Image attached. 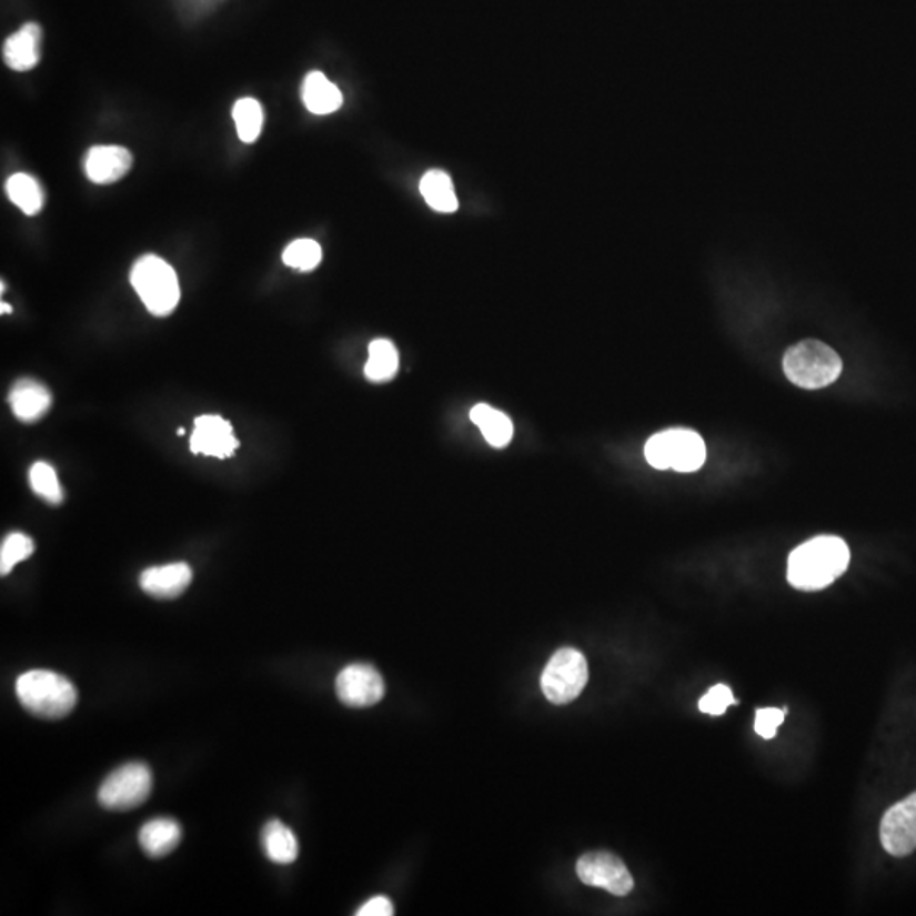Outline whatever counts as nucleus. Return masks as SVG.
I'll return each instance as SVG.
<instances>
[{"instance_id":"b1692460","label":"nucleus","mask_w":916,"mask_h":916,"mask_svg":"<svg viewBox=\"0 0 916 916\" xmlns=\"http://www.w3.org/2000/svg\"><path fill=\"white\" fill-rule=\"evenodd\" d=\"M321 259H323V250H321L320 243L310 240V238L292 241L284 250V255H282L285 265L301 270V272H310V270L316 269L321 263Z\"/></svg>"},{"instance_id":"4468645a","label":"nucleus","mask_w":916,"mask_h":916,"mask_svg":"<svg viewBox=\"0 0 916 916\" xmlns=\"http://www.w3.org/2000/svg\"><path fill=\"white\" fill-rule=\"evenodd\" d=\"M192 568L185 562L150 567L141 574L140 586L144 593L159 600H173L188 590Z\"/></svg>"},{"instance_id":"0eeeda50","label":"nucleus","mask_w":916,"mask_h":916,"mask_svg":"<svg viewBox=\"0 0 916 916\" xmlns=\"http://www.w3.org/2000/svg\"><path fill=\"white\" fill-rule=\"evenodd\" d=\"M153 787L150 767L143 762H130L109 774L99 787V803L111 812H128L147 802Z\"/></svg>"},{"instance_id":"f3484780","label":"nucleus","mask_w":916,"mask_h":916,"mask_svg":"<svg viewBox=\"0 0 916 916\" xmlns=\"http://www.w3.org/2000/svg\"><path fill=\"white\" fill-rule=\"evenodd\" d=\"M302 101L308 111L324 115L339 111L343 104V95L339 87L331 83L321 72H311L302 83Z\"/></svg>"},{"instance_id":"1a4fd4ad","label":"nucleus","mask_w":916,"mask_h":916,"mask_svg":"<svg viewBox=\"0 0 916 916\" xmlns=\"http://www.w3.org/2000/svg\"><path fill=\"white\" fill-rule=\"evenodd\" d=\"M879 837L884 850L893 857H906L916 850V791L884 813Z\"/></svg>"},{"instance_id":"20e7f679","label":"nucleus","mask_w":916,"mask_h":916,"mask_svg":"<svg viewBox=\"0 0 916 916\" xmlns=\"http://www.w3.org/2000/svg\"><path fill=\"white\" fill-rule=\"evenodd\" d=\"M645 459L657 471H699L706 462L705 440L699 433L687 427H671L655 433L645 445Z\"/></svg>"},{"instance_id":"a878e982","label":"nucleus","mask_w":916,"mask_h":916,"mask_svg":"<svg viewBox=\"0 0 916 916\" xmlns=\"http://www.w3.org/2000/svg\"><path fill=\"white\" fill-rule=\"evenodd\" d=\"M29 482H31L34 493L48 503L58 504L63 501V491H61L60 482H58L57 472L47 462H37L31 467Z\"/></svg>"},{"instance_id":"7ed1b4c3","label":"nucleus","mask_w":916,"mask_h":916,"mask_svg":"<svg viewBox=\"0 0 916 916\" xmlns=\"http://www.w3.org/2000/svg\"><path fill=\"white\" fill-rule=\"evenodd\" d=\"M783 371L794 385L816 391L834 384L844 371V363L827 343L803 340L784 353Z\"/></svg>"},{"instance_id":"39448f33","label":"nucleus","mask_w":916,"mask_h":916,"mask_svg":"<svg viewBox=\"0 0 916 916\" xmlns=\"http://www.w3.org/2000/svg\"><path fill=\"white\" fill-rule=\"evenodd\" d=\"M131 285L153 316H169L180 301L175 270L157 255H144L131 270Z\"/></svg>"},{"instance_id":"6e6552de","label":"nucleus","mask_w":916,"mask_h":916,"mask_svg":"<svg viewBox=\"0 0 916 916\" xmlns=\"http://www.w3.org/2000/svg\"><path fill=\"white\" fill-rule=\"evenodd\" d=\"M578 879L587 886L606 889L615 896H626L632 893V874L626 869L620 857L611 852H590L577 860L575 866Z\"/></svg>"},{"instance_id":"5701e85b","label":"nucleus","mask_w":916,"mask_h":916,"mask_svg":"<svg viewBox=\"0 0 916 916\" xmlns=\"http://www.w3.org/2000/svg\"><path fill=\"white\" fill-rule=\"evenodd\" d=\"M233 118L238 137L243 143H253L262 133L263 109L255 99H241L234 104Z\"/></svg>"},{"instance_id":"9d476101","label":"nucleus","mask_w":916,"mask_h":916,"mask_svg":"<svg viewBox=\"0 0 916 916\" xmlns=\"http://www.w3.org/2000/svg\"><path fill=\"white\" fill-rule=\"evenodd\" d=\"M336 694L343 705L352 708L374 706L384 697V680L372 665L352 664L336 677Z\"/></svg>"},{"instance_id":"cd10ccee","label":"nucleus","mask_w":916,"mask_h":916,"mask_svg":"<svg viewBox=\"0 0 916 916\" xmlns=\"http://www.w3.org/2000/svg\"><path fill=\"white\" fill-rule=\"evenodd\" d=\"M786 713L787 708L757 709V716H755V732H757L762 738H766V741H771V738L776 737L777 728L783 725L784 718H786Z\"/></svg>"},{"instance_id":"6ab92c4d","label":"nucleus","mask_w":916,"mask_h":916,"mask_svg":"<svg viewBox=\"0 0 916 916\" xmlns=\"http://www.w3.org/2000/svg\"><path fill=\"white\" fill-rule=\"evenodd\" d=\"M263 850L272 863L288 866L298 859L299 845L294 832L281 819H270L262 832Z\"/></svg>"},{"instance_id":"c756f323","label":"nucleus","mask_w":916,"mask_h":916,"mask_svg":"<svg viewBox=\"0 0 916 916\" xmlns=\"http://www.w3.org/2000/svg\"><path fill=\"white\" fill-rule=\"evenodd\" d=\"M11 305L6 304V302H2V313H11Z\"/></svg>"},{"instance_id":"9b49d317","label":"nucleus","mask_w":916,"mask_h":916,"mask_svg":"<svg viewBox=\"0 0 916 916\" xmlns=\"http://www.w3.org/2000/svg\"><path fill=\"white\" fill-rule=\"evenodd\" d=\"M236 436L230 421L217 414H204L195 420L194 433L191 436L192 453L228 459L236 452Z\"/></svg>"},{"instance_id":"a211bd4d","label":"nucleus","mask_w":916,"mask_h":916,"mask_svg":"<svg viewBox=\"0 0 916 916\" xmlns=\"http://www.w3.org/2000/svg\"><path fill=\"white\" fill-rule=\"evenodd\" d=\"M471 421L481 430L485 442L494 449H504L513 440V421L506 414L487 406V404H477V406L472 407Z\"/></svg>"},{"instance_id":"393cba45","label":"nucleus","mask_w":916,"mask_h":916,"mask_svg":"<svg viewBox=\"0 0 916 916\" xmlns=\"http://www.w3.org/2000/svg\"><path fill=\"white\" fill-rule=\"evenodd\" d=\"M34 552V542L24 533H11L6 536L2 546H0V574H11L12 568L19 562L31 557Z\"/></svg>"},{"instance_id":"bb28decb","label":"nucleus","mask_w":916,"mask_h":916,"mask_svg":"<svg viewBox=\"0 0 916 916\" xmlns=\"http://www.w3.org/2000/svg\"><path fill=\"white\" fill-rule=\"evenodd\" d=\"M732 705H738V701L733 697L732 689L725 684H718L701 697L699 712L706 713V715L722 716L725 715L726 708Z\"/></svg>"},{"instance_id":"f03ea898","label":"nucleus","mask_w":916,"mask_h":916,"mask_svg":"<svg viewBox=\"0 0 916 916\" xmlns=\"http://www.w3.org/2000/svg\"><path fill=\"white\" fill-rule=\"evenodd\" d=\"M16 693L29 713L47 719L66 718L73 712L79 699L76 686L67 677L43 668L28 671L19 676Z\"/></svg>"},{"instance_id":"f257e3e1","label":"nucleus","mask_w":916,"mask_h":916,"mask_svg":"<svg viewBox=\"0 0 916 916\" xmlns=\"http://www.w3.org/2000/svg\"><path fill=\"white\" fill-rule=\"evenodd\" d=\"M848 564L850 550L840 536H815L791 552L787 581L799 591H822L844 575Z\"/></svg>"},{"instance_id":"ddd939ff","label":"nucleus","mask_w":916,"mask_h":916,"mask_svg":"<svg viewBox=\"0 0 916 916\" xmlns=\"http://www.w3.org/2000/svg\"><path fill=\"white\" fill-rule=\"evenodd\" d=\"M43 31L37 22H28L6 40L2 57L9 69L28 72L40 63Z\"/></svg>"},{"instance_id":"dca6fc26","label":"nucleus","mask_w":916,"mask_h":916,"mask_svg":"<svg viewBox=\"0 0 916 916\" xmlns=\"http://www.w3.org/2000/svg\"><path fill=\"white\" fill-rule=\"evenodd\" d=\"M182 840V828L172 818H155L144 823L140 831V845L153 859L169 855Z\"/></svg>"},{"instance_id":"c85d7f7f","label":"nucleus","mask_w":916,"mask_h":916,"mask_svg":"<svg viewBox=\"0 0 916 916\" xmlns=\"http://www.w3.org/2000/svg\"><path fill=\"white\" fill-rule=\"evenodd\" d=\"M356 915L391 916L394 915V906H392L391 899L385 898V896H375V898L369 899V902L356 912Z\"/></svg>"},{"instance_id":"2eb2a0df","label":"nucleus","mask_w":916,"mask_h":916,"mask_svg":"<svg viewBox=\"0 0 916 916\" xmlns=\"http://www.w3.org/2000/svg\"><path fill=\"white\" fill-rule=\"evenodd\" d=\"M9 404L16 417L26 423L40 420L51 407V394L43 384L33 379H21L9 392Z\"/></svg>"},{"instance_id":"423d86ee","label":"nucleus","mask_w":916,"mask_h":916,"mask_svg":"<svg viewBox=\"0 0 916 916\" xmlns=\"http://www.w3.org/2000/svg\"><path fill=\"white\" fill-rule=\"evenodd\" d=\"M590 680V667L583 652L561 648L555 652L542 674V689L554 705H567L583 693Z\"/></svg>"},{"instance_id":"f8f14e48","label":"nucleus","mask_w":916,"mask_h":916,"mask_svg":"<svg viewBox=\"0 0 916 916\" xmlns=\"http://www.w3.org/2000/svg\"><path fill=\"white\" fill-rule=\"evenodd\" d=\"M133 167V155L124 147L90 148L85 157V175L99 185L121 180Z\"/></svg>"},{"instance_id":"aec40b11","label":"nucleus","mask_w":916,"mask_h":916,"mask_svg":"<svg viewBox=\"0 0 916 916\" xmlns=\"http://www.w3.org/2000/svg\"><path fill=\"white\" fill-rule=\"evenodd\" d=\"M420 191L430 208L439 212H455L459 209L452 179L443 170H430L420 182Z\"/></svg>"},{"instance_id":"412c9836","label":"nucleus","mask_w":916,"mask_h":916,"mask_svg":"<svg viewBox=\"0 0 916 916\" xmlns=\"http://www.w3.org/2000/svg\"><path fill=\"white\" fill-rule=\"evenodd\" d=\"M9 199L28 217H34L43 209L44 192L40 182L28 173H16L6 183Z\"/></svg>"},{"instance_id":"4be33fe9","label":"nucleus","mask_w":916,"mask_h":916,"mask_svg":"<svg viewBox=\"0 0 916 916\" xmlns=\"http://www.w3.org/2000/svg\"><path fill=\"white\" fill-rule=\"evenodd\" d=\"M400 369V355L394 343L389 340H375L369 346V360L365 363V375L372 382H387L394 378Z\"/></svg>"}]
</instances>
